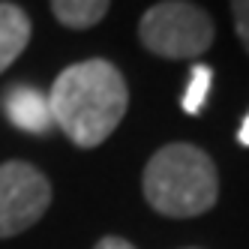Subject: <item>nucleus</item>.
Listing matches in <instances>:
<instances>
[{"mask_svg":"<svg viewBox=\"0 0 249 249\" xmlns=\"http://www.w3.org/2000/svg\"><path fill=\"white\" fill-rule=\"evenodd\" d=\"M54 126L78 147H99L126 114L129 90L120 69L102 57L66 66L48 93Z\"/></svg>","mask_w":249,"mask_h":249,"instance_id":"f257e3e1","label":"nucleus"},{"mask_svg":"<svg viewBox=\"0 0 249 249\" xmlns=\"http://www.w3.org/2000/svg\"><path fill=\"white\" fill-rule=\"evenodd\" d=\"M219 195V174L213 159L195 144L159 147L144 168L147 204L171 219H192L207 213Z\"/></svg>","mask_w":249,"mask_h":249,"instance_id":"f03ea898","label":"nucleus"},{"mask_svg":"<svg viewBox=\"0 0 249 249\" xmlns=\"http://www.w3.org/2000/svg\"><path fill=\"white\" fill-rule=\"evenodd\" d=\"M210 15L189 0H162L144 12L138 24V39L147 51L168 60L198 57L213 42Z\"/></svg>","mask_w":249,"mask_h":249,"instance_id":"7ed1b4c3","label":"nucleus"},{"mask_svg":"<svg viewBox=\"0 0 249 249\" xmlns=\"http://www.w3.org/2000/svg\"><path fill=\"white\" fill-rule=\"evenodd\" d=\"M48 204L51 183L39 168L21 159L0 165V237H15L36 225Z\"/></svg>","mask_w":249,"mask_h":249,"instance_id":"20e7f679","label":"nucleus"},{"mask_svg":"<svg viewBox=\"0 0 249 249\" xmlns=\"http://www.w3.org/2000/svg\"><path fill=\"white\" fill-rule=\"evenodd\" d=\"M0 108H3L6 120L15 129L30 132V135H45L51 126H54L48 96L42 90H36V87H30V84L6 87L3 99H0Z\"/></svg>","mask_w":249,"mask_h":249,"instance_id":"39448f33","label":"nucleus"},{"mask_svg":"<svg viewBox=\"0 0 249 249\" xmlns=\"http://www.w3.org/2000/svg\"><path fill=\"white\" fill-rule=\"evenodd\" d=\"M30 42V18L21 6L0 3V72L18 60V54Z\"/></svg>","mask_w":249,"mask_h":249,"instance_id":"423d86ee","label":"nucleus"},{"mask_svg":"<svg viewBox=\"0 0 249 249\" xmlns=\"http://www.w3.org/2000/svg\"><path fill=\"white\" fill-rule=\"evenodd\" d=\"M111 0H51V12L63 27H93L105 18Z\"/></svg>","mask_w":249,"mask_h":249,"instance_id":"0eeeda50","label":"nucleus"},{"mask_svg":"<svg viewBox=\"0 0 249 249\" xmlns=\"http://www.w3.org/2000/svg\"><path fill=\"white\" fill-rule=\"evenodd\" d=\"M210 84H213V69L204 66V63H195L192 72H189V84H186V90H183V99H180L186 114H198L204 108L207 93H210Z\"/></svg>","mask_w":249,"mask_h":249,"instance_id":"6e6552de","label":"nucleus"},{"mask_svg":"<svg viewBox=\"0 0 249 249\" xmlns=\"http://www.w3.org/2000/svg\"><path fill=\"white\" fill-rule=\"evenodd\" d=\"M231 12H234V27L243 48L249 51V0H231Z\"/></svg>","mask_w":249,"mask_h":249,"instance_id":"1a4fd4ad","label":"nucleus"},{"mask_svg":"<svg viewBox=\"0 0 249 249\" xmlns=\"http://www.w3.org/2000/svg\"><path fill=\"white\" fill-rule=\"evenodd\" d=\"M93 249H135L129 240H123V237H102Z\"/></svg>","mask_w":249,"mask_h":249,"instance_id":"9d476101","label":"nucleus"},{"mask_svg":"<svg viewBox=\"0 0 249 249\" xmlns=\"http://www.w3.org/2000/svg\"><path fill=\"white\" fill-rule=\"evenodd\" d=\"M237 141L243 147H249V114L243 117V123H240V129H237Z\"/></svg>","mask_w":249,"mask_h":249,"instance_id":"9b49d317","label":"nucleus"}]
</instances>
